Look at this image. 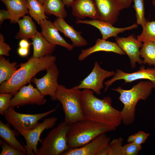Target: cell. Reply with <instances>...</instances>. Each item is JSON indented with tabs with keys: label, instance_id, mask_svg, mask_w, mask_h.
<instances>
[{
	"label": "cell",
	"instance_id": "cell-1",
	"mask_svg": "<svg viewBox=\"0 0 155 155\" xmlns=\"http://www.w3.org/2000/svg\"><path fill=\"white\" fill-rule=\"evenodd\" d=\"M81 103L85 118L116 129L122 122L121 111L112 106L109 96L100 99L88 89L82 91Z\"/></svg>",
	"mask_w": 155,
	"mask_h": 155
},
{
	"label": "cell",
	"instance_id": "cell-2",
	"mask_svg": "<svg viewBox=\"0 0 155 155\" xmlns=\"http://www.w3.org/2000/svg\"><path fill=\"white\" fill-rule=\"evenodd\" d=\"M56 60V57L52 55L39 58L32 57L18 66L20 68L9 80L0 84V93H11L14 96L21 87L31 82L37 73L46 70Z\"/></svg>",
	"mask_w": 155,
	"mask_h": 155
},
{
	"label": "cell",
	"instance_id": "cell-3",
	"mask_svg": "<svg viewBox=\"0 0 155 155\" xmlns=\"http://www.w3.org/2000/svg\"><path fill=\"white\" fill-rule=\"evenodd\" d=\"M153 89L152 83L148 80L140 82L128 90L120 87L111 89L120 94L119 99L123 105L121 112L124 124L128 125L133 122L138 102L140 100H146L151 94Z\"/></svg>",
	"mask_w": 155,
	"mask_h": 155
},
{
	"label": "cell",
	"instance_id": "cell-4",
	"mask_svg": "<svg viewBox=\"0 0 155 155\" xmlns=\"http://www.w3.org/2000/svg\"><path fill=\"white\" fill-rule=\"evenodd\" d=\"M116 129L106 125L85 119L70 125L68 134L69 148L81 147L99 135Z\"/></svg>",
	"mask_w": 155,
	"mask_h": 155
},
{
	"label": "cell",
	"instance_id": "cell-5",
	"mask_svg": "<svg viewBox=\"0 0 155 155\" xmlns=\"http://www.w3.org/2000/svg\"><path fill=\"white\" fill-rule=\"evenodd\" d=\"M82 91L76 86L68 89L59 84L56 92L57 100L61 104L65 115L64 121L71 125L85 119L81 103Z\"/></svg>",
	"mask_w": 155,
	"mask_h": 155
},
{
	"label": "cell",
	"instance_id": "cell-6",
	"mask_svg": "<svg viewBox=\"0 0 155 155\" xmlns=\"http://www.w3.org/2000/svg\"><path fill=\"white\" fill-rule=\"evenodd\" d=\"M70 125L65 121L52 129L41 142L37 155H61L69 148L68 134Z\"/></svg>",
	"mask_w": 155,
	"mask_h": 155
},
{
	"label": "cell",
	"instance_id": "cell-7",
	"mask_svg": "<svg viewBox=\"0 0 155 155\" xmlns=\"http://www.w3.org/2000/svg\"><path fill=\"white\" fill-rule=\"evenodd\" d=\"M59 106L47 112L34 114L19 113L15 110L14 107L9 106L4 116L8 124L22 135L35 128L39 120L55 112Z\"/></svg>",
	"mask_w": 155,
	"mask_h": 155
},
{
	"label": "cell",
	"instance_id": "cell-8",
	"mask_svg": "<svg viewBox=\"0 0 155 155\" xmlns=\"http://www.w3.org/2000/svg\"><path fill=\"white\" fill-rule=\"evenodd\" d=\"M46 70V73L43 77L37 78L34 77L31 82L44 96L49 95L52 100H57L55 94L59 85L57 82L59 70L55 63Z\"/></svg>",
	"mask_w": 155,
	"mask_h": 155
},
{
	"label": "cell",
	"instance_id": "cell-9",
	"mask_svg": "<svg viewBox=\"0 0 155 155\" xmlns=\"http://www.w3.org/2000/svg\"><path fill=\"white\" fill-rule=\"evenodd\" d=\"M21 87L11 99L9 106L15 107L28 104L43 105L46 102L44 96L37 88L31 85Z\"/></svg>",
	"mask_w": 155,
	"mask_h": 155
},
{
	"label": "cell",
	"instance_id": "cell-10",
	"mask_svg": "<svg viewBox=\"0 0 155 155\" xmlns=\"http://www.w3.org/2000/svg\"><path fill=\"white\" fill-rule=\"evenodd\" d=\"M115 73L114 71H109L103 69L98 62L96 61L91 72L79 85H76L77 87L80 89H90L99 95L101 90L104 87V80L106 78L113 76Z\"/></svg>",
	"mask_w": 155,
	"mask_h": 155
},
{
	"label": "cell",
	"instance_id": "cell-11",
	"mask_svg": "<svg viewBox=\"0 0 155 155\" xmlns=\"http://www.w3.org/2000/svg\"><path fill=\"white\" fill-rule=\"evenodd\" d=\"M57 119L54 117L45 119L41 123H38L34 129L22 133L26 145H24L27 155H37L38 149L37 146L42 133L45 129L53 127L56 124Z\"/></svg>",
	"mask_w": 155,
	"mask_h": 155
},
{
	"label": "cell",
	"instance_id": "cell-12",
	"mask_svg": "<svg viewBox=\"0 0 155 155\" xmlns=\"http://www.w3.org/2000/svg\"><path fill=\"white\" fill-rule=\"evenodd\" d=\"M140 79L150 80L153 84L154 89H155V67L146 69L144 66L142 65L137 71L131 73H125L117 69L113 78L104 83L106 86L104 91H106L108 87L117 80H123L125 83Z\"/></svg>",
	"mask_w": 155,
	"mask_h": 155
},
{
	"label": "cell",
	"instance_id": "cell-13",
	"mask_svg": "<svg viewBox=\"0 0 155 155\" xmlns=\"http://www.w3.org/2000/svg\"><path fill=\"white\" fill-rule=\"evenodd\" d=\"M110 138L102 134L85 145L75 148H69L61 155H100L107 147Z\"/></svg>",
	"mask_w": 155,
	"mask_h": 155
},
{
	"label": "cell",
	"instance_id": "cell-14",
	"mask_svg": "<svg viewBox=\"0 0 155 155\" xmlns=\"http://www.w3.org/2000/svg\"><path fill=\"white\" fill-rule=\"evenodd\" d=\"M98 20L114 24L121 11L124 9L117 0H94Z\"/></svg>",
	"mask_w": 155,
	"mask_h": 155
},
{
	"label": "cell",
	"instance_id": "cell-15",
	"mask_svg": "<svg viewBox=\"0 0 155 155\" xmlns=\"http://www.w3.org/2000/svg\"><path fill=\"white\" fill-rule=\"evenodd\" d=\"M115 40L120 48L129 57L131 66L135 68L136 63L143 64V60L140 58V48L142 46V42L130 35L127 37H116Z\"/></svg>",
	"mask_w": 155,
	"mask_h": 155
},
{
	"label": "cell",
	"instance_id": "cell-16",
	"mask_svg": "<svg viewBox=\"0 0 155 155\" xmlns=\"http://www.w3.org/2000/svg\"><path fill=\"white\" fill-rule=\"evenodd\" d=\"M75 22L77 24L90 25L97 28L100 32L102 39L104 40H106L111 37H116L119 34L137 28L138 25L135 24L126 27L117 28L109 22L98 19L83 20L77 19Z\"/></svg>",
	"mask_w": 155,
	"mask_h": 155
},
{
	"label": "cell",
	"instance_id": "cell-17",
	"mask_svg": "<svg viewBox=\"0 0 155 155\" xmlns=\"http://www.w3.org/2000/svg\"><path fill=\"white\" fill-rule=\"evenodd\" d=\"M39 25L41 29V34L49 42L62 46L69 51L73 49L74 46L68 43L61 36L53 22L46 19L40 21Z\"/></svg>",
	"mask_w": 155,
	"mask_h": 155
},
{
	"label": "cell",
	"instance_id": "cell-18",
	"mask_svg": "<svg viewBox=\"0 0 155 155\" xmlns=\"http://www.w3.org/2000/svg\"><path fill=\"white\" fill-rule=\"evenodd\" d=\"M71 7L72 15L78 19L86 17L93 20L98 19L94 0H75Z\"/></svg>",
	"mask_w": 155,
	"mask_h": 155
},
{
	"label": "cell",
	"instance_id": "cell-19",
	"mask_svg": "<svg viewBox=\"0 0 155 155\" xmlns=\"http://www.w3.org/2000/svg\"><path fill=\"white\" fill-rule=\"evenodd\" d=\"M100 51L112 52L120 55L125 54L117 42H114L98 38L93 46L81 50L78 56V59L79 61H82L92 53Z\"/></svg>",
	"mask_w": 155,
	"mask_h": 155
},
{
	"label": "cell",
	"instance_id": "cell-20",
	"mask_svg": "<svg viewBox=\"0 0 155 155\" xmlns=\"http://www.w3.org/2000/svg\"><path fill=\"white\" fill-rule=\"evenodd\" d=\"M53 22L59 31L71 40L74 47H80L88 45L87 40L81 35V32L68 24L64 18H57Z\"/></svg>",
	"mask_w": 155,
	"mask_h": 155
},
{
	"label": "cell",
	"instance_id": "cell-21",
	"mask_svg": "<svg viewBox=\"0 0 155 155\" xmlns=\"http://www.w3.org/2000/svg\"><path fill=\"white\" fill-rule=\"evenodd\" d=\"M31 39L33 49L32 57L34 58H39L51 55L56 46L49 42L43 36L41 32H38Z\"/></svg>",
	"mask_w": 155,
	"mask_h": 155
},
{
	"label": "cell",
	"instance_id": "cell-22",
	"mask_svg": "<svg viewBox=\"0 0 155 155\" xmlns=\"http://www.w3.org/2000/svg\"><path fill=\"white\" fill-rule=\"evenodd\" d=\"M11 15V23L16 24L21 17L29 14L27 0H0Z\"/></svg>",
	"mask_w": 155,
	"mask_h": 155
},
{
	"label": "cell",
	"instance_id": "cell-23",
	"mask_svg": "<svg viewBox=\"0 0 155 155\" xmlns=\"http://www.w3.org/2000/svg\"><path fill=\"white\" fill-rule=\"evenodd\" d=\"M19 30L15 36L17 40L26 39L28 40L33 38L38 32L36 26L31 17L25 15L18 22Z\"/></svg>",
	"mask_w": 155,
	"mask_h": 155
},
{
	"label": "cell",
	"instance_id": "cell-24",
	"mask_svg": "<svg viewBox=\"0 0 155 155\" xmlns=\"http://www.w3.org/2000/svg\"><path fill=\"white\" fill-rule=\"evenodd\" d=\"M19 132L11 129L8 124H5L0 120V136L12 147L19 150L26 155L27 151L16 137Z\"/></svg>",
	"mask_w": 155,
	"mask_h": 155
},
{
	"label": "cell",
	"instance_id": "cell-25",
	"mask_svg": "<svg viewBox=\"0 0 155 155\" xmlns=\"http://www.w3.org/2000/svg\"><path fill=\"white\" fill-rule=\"evenodd\" d=\"M43 5L46 14L65 18L67 15L62 0H44Z\"/></svg>",
	"mask_w": 155,
	"mask_h": 155
},
{
	"label": "cell",
	"instance_id": "cell-26",
	"mask_svg": "<svg viewBox=\"0 0 155 155\" xmlns=\"http://www.w3.org/2000/svg\"><path fill=\"white\" fill-rule=\"evenodd\" d=\"M17 63H10L3 56H0V84L9 80L18 69Z\"/></svg>",
	"mask_w": 155,
	"mask_h": 155
},
{
	"label": "cell",
	"instance_id": "cell-27",
	"mask_svg": "<svg viewBox=\"0 0 155 155\" xmlns=\"http://www.w3.org/2000/svg\"><path fill=\"white\" fill-rule=\"evenodd\" d=\"M143 42L140 49V57L144 59L143 64L155 67V42L146 41Z\"/></svg>",
	"mask_w": 155,
	"mask_h": 155
},
{
	"label": "cell",
	"instance_id": "cell-28",
	"mask_svg": "<svg viewBox=\"0 0 155 155\" xmlns=\"http://www.w3.org/2000/svg\"><path fill=\"white\" fill-rule=\"evenodd\" d=\"M27 1L29 14L38 24L40 21L49 18L46 15L43 5L38 0H27Z\"/></svg>",
	"mask_w": 155,
	"mask_h": 155
},
{
	"label": "cell",
	"instance_id": "cell-29",
	"mask_svg": "<svg viewBox=\"0 0 155 155\" xmlns=\"http://www.w3.org/2000/svg\"><path fill=\"white\" fill-rule=\"evenodd\" d=\"M140 34L137 36V39L144 42L146 41L155 42V21L147 22Z\"/></svg>",
	"mask_w": 155,
	"mask_h": 155
},
{
	"label": "cell",
	"instance_id": "cell-30",
	"mask_svg": "<svg viewBox=\"0 0 155 155\" xmlns=\"http://www.w3.org/2000/svg\"><path fill=\"white\" fill-rule=\"evenodd\" d=\"M133 1L134 3L133 7L135 11L137 24L141 25L143 28L147 22L145 17L144 0H133Z\"/></svg>",
	"mask_w": 155,
	"mask_h": 155
},
{
	"label": "cell",
	"instance_id": "cell-31",
	"mask_svg": "<svg viewBox=\"0 0 155 155\" xmlns=\"http://www.w3.org/2000/svg\"><path fill=\"white\" fill-rule=\"evenodd\" d=\"M123 141L121 137L110 141L106 148L107 155H123Z\"/></svg>",
	"mask_w": 155,
	"mask_h": 155
},
{
	"label": "cell",
	"instance_id": "cell-32",
	"mask_svg": "<svg viewBox=\"0 0 155 155\" xmlns=\"http://www.w3.org/2000/svg\"><path fill=\"white\" fill-rule=\"evenodd\" d=\"M2 150L0 155H25V153L12 147L2 140H0Z\"/></svg>",
	"mask_w": 155,
	"mask_h": 155
},
{
	"label": "cell",
	"instance_id": "cell-33",
	"mask_svg": "<svg viewBox=\"0 0 155 155\" xmlns=\"http://www.w3.org/2000/svg\"><path fill=\"white\" fill-rule=\"evenodd\" d=\"M13 95L11 93H0V114L4 115L5 111L9 106L10 102Z\"/></svg>",
	"mask_w": 155,
	"mask_h": 155
},
{
	"label": "cell",
	"instance_id": "cell-34",
	"mask_svg": "<svg viewBox=\"0 0 155 155\" xmlns=\"http://www.w3.org/2000/svg\"><path fill=\"white\" fill-rule=\"evenodd\" d=\"M142 149L141 145L133 142L125 144L123 147V155H137Z\"/></svg>",
	"mask_w": 155,
	"mask_h": 155
},
{
	"label": "cell",
	"instance_id": "cell-35",
	"mask_svg": "<svg viewBox=\"0 0 155 155\" xmlns=\"http://www.w3.org/2000/svg\"><path fill=\"white\" fill-rule=\"evenodd\" d=\"M11 48L8 44L5 42L4 36L0 34V56H9Z\"/></svg>",
	"mask_w": 155,
	"mask_h": 155
},
{
	"label": "cell",
	"instance_id": "cell-36",
	"mask_svg": "<svg viewBox=\"0 0 155 155\" xmlns=\"http://www.w3.org/2000/svg\"><path fill=\"white\" fill-rule=\"evenodd\" d=\"M134 134L135 136V139L133 143L141 145L145 143L150 135L149 133L141 131Z\"/></svg>",
	"mask_w": 155,
	"mask_h": 155
},
{
	"label": "cell",
	"instance_id": "cell-37",
	"mask_svg": "<svg viewBox=\"0 0 155 155\" xmlns=\"http://www.w3.org/2000/svg\"><path fill=\"white\" fill-rule=\"evenodd\" d=\"M11 16L7 10L5 9H1L0 10V26L4 20L7 19H9L11 20Z\"/></svg>",
	"mask_w": 155,
	"mask_h": 155
},
{
	"label": "cell",
	"instance_id": "cell-38",
	"mask_svg": "<svg viewBox=\"0 0 155 155\" xmlns=\"http://www.w3.org/2000/svg\"><path fill=\"white\" fill-rule=\"evenodd\" d=\"M17 52L20 56L25 57L28 55L29 53V49L19 47L18 49Z\"/></svg>",
	"mask_w": 155,
	"mask_h": 155
},
{
	"label": "cell",
	"instance_id": "cell-39",
	"mask_svg": "<svg viewBox=\"0 0 155 155\" xmlns=\"http://www.w3.org/2000/svg\"><path fill=\"white\" fill-rule=\"evenodd\" d=\"M31 44L29 42L28 40L22 39L19 42V45L20 47L29 49Z\"/></svg>",
	"mask_w": 155,
	"mask_h": 155
},
{
	"label": "cell",
	"instance_id": "cell-40",
	"mask_svg": "<svg viewBox=\"0 0 155 155\" xmlns=\"http://www.w3.org/2000/svg\"><path fill=\"white\" fill-rule=\"evenodd\" d=\"M122 5L124 9L129 8L133 1V0H117Z\"/></svg>",
	"mask_w": 155,
	"mask_h": 155
},
{
	"label": "cell",
	"instance_id": "cell-41",
	"mask_svg": "<svg viewBox=\"0 0 155 155\" xmlns=\"http://www.w3.org/2000/svg\"><path fill=\"white\" fill-rule=\"evenodd\" d=\"M63 2L67 7L71 6L75 0H62Z\"/></svg>",
	"mask_w": 155,
	"mask_h": 155
},
{
	"label": "cell",
	"instance_id": "cell-42",
	"mask_svg": "<svg viewBox=\"0 0 155 155\" xmlns=\"http://www.w3.org/2000/svg\"><path fill=\"white\" fill-rule=\"evenodd\" d=\"M135 139L134 134L129 136L127 140V141L128 143L134 142Z\"/></svg>",
	"mask_w": 155,
	"mask_h": 155
},
{
	"label": "cell",
	"instance_id": "cell-43",
	"mask_svg": "<svg viewBox=\"0 0 155 155\" xmlns=\"http://www.w3.org/2000/svg\"><path fill=\"white\" fill-rule=\"evenodd\" d=\"M152 3L153 5L155 7V0H153L152 1Z\"/></svg>",
	"mask_w": 155,
	"mask_h": 155
},
{
	"label": "cell",
	"instance_id": "cell-44",
	"mask_svg": "<svg viewBox=\"0 0 155 155\" xmlns=\"http://www.w3.org/2000/svg\"><path fill=\"white\" fill-rule=\"evenodd\" d=\"M42 5L44 2V0H38Z\"/></svg>",
	"mask_w": 155,
	"mask_h": 155
}]
</instances>
